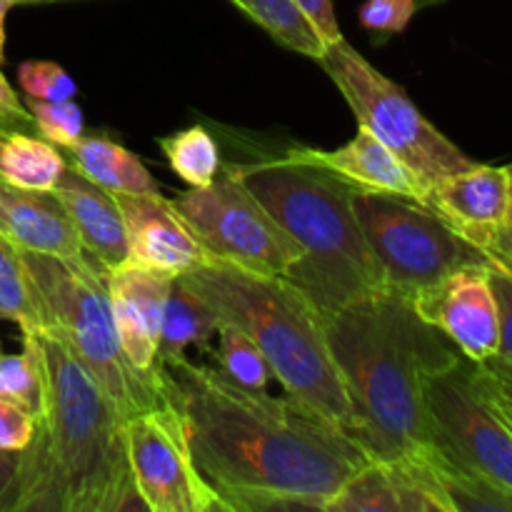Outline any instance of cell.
Returning <instances> with one entry per match:
<instances>
[{
    "label": "cell",
    "instance_id": "obj_41",
    "mask_svg": "<svg viewBox=\"0 0 512 512\" xmlns=\"http://www.w3.org/2000/svg\"><path fill=\"white\" fill-rule=\"evenodd\" d=\"M418 3V10H428V8H438V5H443L445 0H415Z\"/></svg>",
    "mask_w": 512,
    "mask_h": 512
},
{
    "label": "cell",
    "instance_id": "obj_31",
    "mask_svg": "<svg viewBox=\"0 0 512 512\" xmlns=\"http://www.w3.org/2000/svg\"><path fill=\"white\" fill-rule=\"evenodd\" d=\"M415 13H418V3L415 0H365L360 5L358 18L360 25L368 33H373V38L385 40L405 33V28L415 18Z\"/></svg>",
    "mask_w": 512,
    "mask_h": 512
},
{
    "label": "cell",
    "instance_id": "obj_38",
    "mask_svg": "<svg viewBox=\"0 0 512 512\" xmlns=\"http://www.w3.org/2000/svg\"><path fill=\"white\" fill-rule=\"evenodd\" d=\"M483 368L488 370V373L493 375V378L498 380V383L512 395V365L508 363V360H503L500 355H495V358L485 360Z\"/></svg>",
    "mask_w": 512,
    "mask_h": 512
},
{
    "label": "cell",
    "instance_id": "obj_22",
    "mask_svg": "<svg viewBox=\"0 0 512 512\" xmlns=\"http://www.w3.org/2000/svg\"><path fill=\"white\" fill-rule=\"evenodd\" d=\"M218 330V318L208 308L203 298L185 283L183 278L173 280L168 303H165L163 328H160L158 360L160 365L168 360L188 355V348H208Z\"/></svg>",
    "mask_w": 512,
    "mask_h": 512
},
{
    "label": "cell",
    "instance_id": "obj_11",
    "mask_svg": "<svg viewBox=\"0 0 512 512\" xmlns=\"http://www.w3.org/2000/svg\"><path fill=\"white\" fill-rule=\"evenodd\" d=\"M128 460L135 488L148 512L223 510L195 470L183 418L173 400L125 420Z\"/></svg>",
    "mask_w": 512,
    "mask_h": 512
},
{
    "label": "cell",
    "instance_id": "obj_24",
    "mask_svg": "<svg viewBox=\"0 0 512 512\" xmlns=\"http://www.w3.org/2000/svg\"><path fill=\"white\" fill-rule=\"evenodd\" d=\"M230 3L238 5L275 43L293 53L318 60L328 48L293 0H230Z\"/></svg>",
    "mask_w": 512,
    "mask_h": 512
},
{
    "label": "cell",
    "instance_id": "obj_40",
    "mask_svg": "<svg viewBox=\"0 0 512 512\" xmlns=\"http://www.w3.org/2000/svg\"><path fill=\"white\" fill-rule=\"evenodd\" d=\"M15 5H20L18 0H0V65L5 60V18Z\"/></svg>",
    "mask_w": 512,
    "mask_h": 512
},
{
    "label": "cell",
    "instance_id": "obj_26",
    "mask_svg": "<svg viewBox=\"0 0 512 512\" xmlns=\"http://www.w3.org/2000/svg\"><path fill=\"white\" fill-rule=\"evenodd\" d=\"M0 318L18 325L20 333L43 330V315L25 273L20 250H15L3 235H0Z\"/></svg>",
    "mask_w": 512,
    "mask_h": 512
},
{
    "label": "cell",
    "instance_id": "obj_27",
    "mask_svg": "<svg viewBox=\"0 0 512 512\" xmlns=\"http://www.w3.org/2000/svg\"><path fill=\"white\" fill-rule=\"evenodd\" d=\"M215 338H218L213 350L215 368H218L225 378L250 390H268L273 373H270L268 360L263 358L258 345H255L248 335L240 333L233 325L218 323Z\"/></svg>",
    "mask_w": 512,
    "mask_h": 512
},
{
    "label": "cell",
    "instance_id": "obj_1",
    "mask_svg": "<svg viewBox=\"0 0 512 512\" xmlns=\"http://www.w3.org/2000/svg\"><path fill=\"white\" fill-rule=\"evenodd\" d=\"M195 470L228 512L323 510L370 463L345 430L300 400L225 378L188 355L163 363Z\"/></svg>",
    "mask_w": 512,
    "mask_h": 512
},
{
    "label": "cell",
    "instance_id": "obj_25",
    "mask_svg": "<svg viewBox=\"0 0 512 512\" xmlns=\"http://www.w3.org/2000/svg\"><path fill=\"white\" fill-rule=\"evenodd\" d=\"M158 148L170 168L190 185V188H208L218 178L223 160H220L218 143L203 125L170 133L158 138Z\"/></svg>",
    "mask_w": 512,
    "mask_h": 512
},
{
    "label": "cell",
    "instance_id": "obj_21",
    "mask_svg": "<svg viewBox=\"0 0 512 512\" xmlns=\"http://www.w3.org/2000/svg\"><path fill=\"white\" fill-rule=\"evenodd\" d=\"M450 512H512V493L465 468L435 443L413 450Z\"/></svg>",
    "mask_w": 512,
    "mask_h": 512
},
{
    "label": "cell",
    "instance_id": "obj_36",
    "mask_svg": "<svg viewBox=\"0 0 512 512\" xmlns=\"http://www.w3.org/2000/svg\"><path fill=\"white\" fill-rule=\"evenodd\" d=\"M475 365H478V375H480V380H483L485 393L490 395V400H493V403H495L498 413L503 415L505 423H508L510 428H512V395L503 388V385L498 383V380L493 378V375L488 373V370L483 368V363H475Z\"/></svg>",
    "mask_w": 512,
    "mask_h": 512
},
{
    "label": "cell",
    "instance_id": "obj_33",
    "mask_svg": "<svg viewBox=\"0 0 512 512\" xmlns=\"http://www.w3.org/2000/svg\"><path fill=\"white\" fill-rule=\"evenodd\" d=\"M35 418L20 405L0 400V450H25L33 440Z\"/></svg>",
    "mask_w": 512,
    "mask_h": 512
},
{
    "label": "cell",
    "instance_id": "obj_16",
    "mask_svg": "<svg viewBox=\"0 0 512 512\" xmlns=\"http://www.w3.org/2000/svg\"><path fill=\"white\" fill-rule=\"evenodd\" d=\"M283 158L330 170L363 193L398 195L420 205H425L430 193L428 183L365 128H358L355 138L335 150L293 148L283 153Z\"/></svg>",
    "mask_w": 512,
    "mask_h": 512
},
{
    "label": "cell",
    "instance_id": "obj_7",
    "mask_svg": "<svg viewBox=\"0 0 512 512\" xmlns=\"http://www.w3.org/2000/svg\"><path fill=\"white\" fill-rule=\"evenodd\" d=\"M315 63L340 90L360 128L383 140L428 183V188L475 165L473 158L420 113L395 80L380 73L345 38L330 43Z\"/></svg>",
    "mask_w": 512,
    "mask_h": 512
},
{
    "label": "cell",
    "instance_id": "obj_15",
    "mask_svg": "<svg viewBox=\"0 0 512 512\" xmlns=\"http://www.w3.org/2000/svg\"><path fill=\"white\" fill-rule=\"evenodd\" d=\"M128 235V253L133 263L160 270L173 278L210 260L178 210L160 193L115 195Z\"/></svg>",
    "mask_w": 512,
    "mask_h": 512
},
{
    "label": "cell",
    "instance_id": "obj_6",
    "mask_svg": "<svg viewBox=\"0 0 512 512\" xmlns=\"http://www.w3.org/2000/svg\"><path fill=\"white\" fill-rule=\"evenodd\" d=\"M38 298L43 330H50L98 380L125 420L168 400L165 375H143L130 365L115 330L105 273L85 255L20 253Z\"/></svg>",
    "mask_w": 512,
    "mask_h": 512
},
{
    "label": "cell",
    "instance_id": "obj_13",
    "mask_svg": "<svg viewBox=\"0 0 512 512\" xmlns=\"http://www.w3.org/2000/svg\"><path fill=\"white\" fill-rule=\"evenodd\" d=\"M173 280V275L150 270L133 260L105 270V288L120 345L130 365L143 375H160L163 370L158 345Z\"/></svg>",
    "mask_w": 512,
    "mask_h": 512
},
{
    "label": "cell",
    "instance_id": "obj_9",
    "mask_svg": "<svg viewBox=\"0 0 512 512\" xmlns=\"http://www.w3.org/2000/svg\"><path fill=\"white\" fill-rule=\"evenodd\" d=\"M210 258L263 275H288L303 258L300 245L223 165L208 188H190L170 200Z\"/></svg>",
    "mask_w": 512,
    "mask_h": 512
},
{
    "label": "cell",
    "instance_id": "obj_42",
    "mask_svg": "<svg viewBox=\"0 0 512 512\" xmlns=\"http://www.w3.org/2000/svg\"><path fill=\"white\" fill-rule=\"evenodd\" d=\"M20 5H43V3H73V0H18Z\"/></svg>",
    "mask_w": 512,
    "mask_h": 512
},
{
    "label": "cell",
    "instance_id": "obj_2",
    "mask_svg": "<svg viewBox=\"0 0 512 512\" xmlns=\"http://www.w3.org/2000/svg\"><path fill=\"white\" fill-rule=\"evenodd\" d=\"M28 335L38 348L43 395L5 512H148L120 410L63 340L50 330Z\"/></svg>",
    "mask_w": 512,
    "mask_h": 512
},
{
    "label": "cell",
    "instance_id": "obj_45",
    "mask_svg": "<svg viewBox=\"0 0 512 512\" xmlns=\"http://www.w3.org/2000/svg\"><path fill=\"white\" fill-rule=\"evenodd\" d=\"M0 125H3V123H0ZM3 128H5V125H3Z\"/></svg>",
    "mask_w": 512,
    "mask_h": 512
},
{
    "label": "cell",
    "instance_id": "obj_3",
    "mask_svg": "<svg viewBox=\"0 0 512 512\" xmlns=\"http://www.w3.org/2000/svg\"><path fill=\"white\" fill-rule=\"evenodd\" d=\"M323 325L348 395V433L368 458L398 460L433 443L425 380L463 353L393 290L323 315Z\"/></svg>",
    "mask_w": 512,
    "mask_h": 512
},
{
    "label": "cell",
    "instance_id": "obj_10",
    "mask_svg": "<svg viewBox=\"0 0 512 512\" xmlns=\"http://www.w3.org/2000/svg\"><path fill=\"white\" fill-rule=\"evenodd\" d=\"M433 443L512 493V428L485 393L478 365L460 355L425 380Z\"/></svg>",
    "mask_w": 512,
    "mask_h": 512
},
{
    "label": "cell",
    "instance_id": "obj_18",
    "mask_svg": "<svg viewBox=\"0 0 512 512\" xmlns=\"http://www.w3.org/2000/svg\"><path fill=\"white\" fill-rule=\"evenodd\" d=\"M0 235L20 253L78 258V233L53 190H28L0 180Z\"/></svg>",
    "mask_w": 512,
    "mask_h": 512
},
{
    "label": "cell",
    "instance_id": "obj_37",
    "mask_svg": "<svg viewBox=\"0 0 512 512\" xmlns=\"http://www.w3.org/2000/svg\"><path fill=\"white\" fill-rule=\"evenodd\" d=\"M20 455L23 450H0V512H5L8 505V495L20 468Z\"/></svg>",
    "mask_w": 512,
    "mask_h": 512
},
{
    "label": "cell",
    "instance_id": "obj_4",
    "mask_svg": "<svg viewBox=\"0 0 512 512\" xmlns=\"http://www.w3.org/2000/svg\"><path fill=\"white\" fill-rule=\"evenodd\" d=\"M230 168L300 245L303 258L288 270L285 280L320 315H333L345 305L388 290L355 215L353 198L358 188L348 180L283 155Z\"/></svg>",
    "mask_w": 512,
    "mask_h": 512
},
{
    "label": "cell",
    "instance_id": "obj_44",
    "mask_svg": "<svg viewBox=\"0 0 512 512\" xmlns=\"http://www.w3.org/2000/svg\"><path fill=\"white\" fill-rule=\"evenodd\" d=\"M0 130H5V128H3V125H0Z\"/></svg>",
    "mask_w": 512,
    "mask_h": 512
},
{
    "label": "cell",
    "instance_id": "obj_32",
    "mask_svg": "<svg viewBox=\"0 0 512 512\" xmlns=\"http://www.w3.org/2000/svg\"><path fill=\"white\" fill-rule=\"evenodd\" d=\"M490 285H493L495 300H498L500 315V358L512 365V265L490 255Z\"/></svg>",
    "mask_w": 512,
    "mask_h": 512
},
{
    "label": "cell",
    "instance_id": "obj_34",
    "mask_svg": "<svg viewBox=\"0 0 512 512\" xmlns=\"http://www.w3.org/2000/svg\"><path fill=\"white\" fill-rule=\"evenodd\" d=\"M293 3L298 5L300 13L310 20V25L318 30L320 38L325 40V45L343 38L338 15H335V8H333V0H293Z\"/></svg>",
    "mask_w": 512,
    "mask_h": 512
},
{
    "label": "cell",
    "instance_id": "obj_14",
    "mask_svg": "<svg viewBox=\"0 0 512 512\" xmlns=\"http://www.w3.org/2000/svg\"><path fill=\"white\" fill-rule=\"evenodd\" d=\"M425 205L468 243L490 253L498 233L508 225V165L495 168L475 163L465 173L450 175L430 188Z\"/></svg>",
    "mask_w": 512,
    "mask_h": 512
},
{
    "label": "cell",
    "instance_id": "obj_29",
    "mask_svg": "<svg viewBox=\"0 0 512 512\" xmlns=\"http://www.w3.org/2000/svg\"><path fill=\"white\" fill-rule=\"evenodd\" d=\"M30 118L35 123V133L48 143L68 150L85 135L83 110L73 100H60V103H48V100L28 98L25 103Z\"/></svg>",
    "mask_w": 512,
    "mask_h": 512
},
{
    "label": "cell",
    "instance_id": "obj_5",
    "mask_svg": "<svg viewBox=\"0 0 512 512\" xmlns=\"http://www.w3.org/2000/svg\"><path fill=\"white\" fill-rule=\"evenodd\" d=\"M180 278L208 303L218 323L233 325L258 345L285 395L348 433V395L330 355L323 315L290 280L215 258Z\"/></svg>",
    "mask_w": 512,
    "mask_h": 512
},
{
    "label": "cell",
    "instance_id": "obj_35",
    "mask_svg": "<svg viewBox=\"0 0 512 512\" xmlns=\"http://www.w3.org/2000/svg\"><path fill=\"white\" fill-rule=\"evenodd\" d=\"M0 123L10 130H25V133L33 130L35 133V123L33 118H30L28 108H25L23 100L18 98L13 85L8 83L3 70H0Z\"/></svg>",
    "mask_w": 512,
    "mask_h": 512
},
{
    "label": "cell",
    "instance_id": "obj_39",
    "mask_svg": "<svg viewBox=\"0 0 512 512\" xmlns=\"http://www.w3.org/2000/svg\"><path fill=\"white\" fill-rule=\"evenodd\" d=\"M490 255H498V258L510 260L512 263V223H508L503 230H500L493 248H490Z\"/></svg>",
    "mask_w": 512,
    "mask_h": 512
},
{
    "label": "cell",
    "instance_id": "obj_30",
    "mask_svg": "<svg viewBox=\"0 0 512 512\" xmlns=\"http://www.w3.org/2000/svg\"><path fill=\"white\" fill-rule=\"evenodd\" d=\"M18 85L28 98L60 103L78 95V85L63 65L53 60H25L18 65Z\"/></svg>",
    "mask_w": 512,
    "mask_h": 512
},
{
    "label": "cell",
    "instance_id": "obj_28",
    "mask_svg": "<svg viewBox=\"0 0 512 512\" xmlns=\"http://www.w3.org/2000/svg\"><path fill=\"white\" fill-rule=\"evenodd\" d=\"M40 395H43V378H40L38 348L33 338L23 333L20 353H0V400L20 405L35 418L40 408Z\"/></svg>",
    "mask_w": 512,
    "mask_h": 512
},
{
    "label": "cell",
    "instance_id": "obj_19",
    "mask_svg": "<svg viewBox=\"0 0 512 512\" xmlns=\"http://www.w3.org/2000/svg\"><path fill=\"white\" fill-rule=\"evenodd\" d=\"M53 193L63 203L65 213L78 233L85 258L93 260L103 273L130 258L123 215H120L113 193L90 183L70 165L60 175Z\"/></svg>",
    "mask_w": 512,
    "mask_h": 512
},
{
    "label": "cell",
    "instance_id": "obj_8",
    "mask_svg": "<svg viewBox=\"0 0 512 512\" xmlns=\"http://www.w3.org/2000/svg\"><path fill=\"white\" fill-rule=\"evenodd\" d=\"M385 288L413 298L445 275L468 265H490V253L455 233L428 205L398 195L363 193L353 198Z\"/></svg>",
    "mask_w": 512,
    "mask_h": 512
},
{
    "label": "cell",
    "instance_id": "obj_43",
    "mask_svg": "<svg viewBox=\"0 0 512 512\" xmlns=\"http://www.w3.org/2000/svg\"><path fill=\"white\" fill-rule=\"evenodd\" d=\"M508 175H510V215H508V223H512V163L508 165Z\"/></svg>",
    "mask_w": 512,
    "mask_h": 512
},
{
    "label": "cell",
    "instance_id": "obj_17",
    "mask_svg": "<svg viewBox=\"0 0 512 512\" xmlns=\"http://www.w3.org/2000/svg\"><path fill=\"white\" fill-rule=\"evenodd\" d=\"M325 512H450L418 455L370 460L325 505Z\"/></svg>",
    "mask_w": 512,
    "mask_h": 512
},
{
    "label": "cell",
    "instance_id": "obj_12",
    "mask_svg": "<svg viewBox=\"0 0 512 512\" xmlns=\"http://www.w3.org/2000/svg\"><path fill=\"white\" fill-rule=\"evenodd\" d=\"M493 263V260H490ZM490 265H468L410 298L415 313L473 363L500 353V315Z\"/></svg>",
    "mask_w": 512,
    "mask_h": 512
},
{
    "label": "cell",
    "instance_id": "obj_20",
    "mask_svg": "<svg viewBox=\"0 0 512 512\" xmlns=\"http://www.w3.org/2000/svg\"><path fill=\"white\" fill-rule=\"evenodd\" d=\"M68 153V165L95 183L98 188L118 195H143V193H160L158 183L143 160L135 153H130L125 145L105 138V135H83Z\"/></svg>",
    "mask_w": 512,
    "mask_h": 512
},
{
    "label": "cell",
    "instance_id": "obj_23",
    "mask_svg": "<svg viewBox=\"0 0 512 512\" xmlns=\"http://www.w3.org/2000/svg\"><path fill=\"white\" fill-rule=\"evenodd\" d=\"M68 160L58 145L25 130H0V180L28 190H53Z\"/></svg>",
    "mask_w": 512,
    "mask_h": 512
}]
</instances>
